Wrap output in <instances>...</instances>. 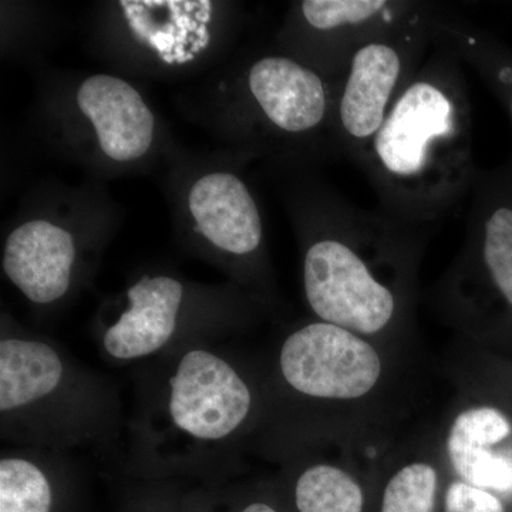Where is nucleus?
<instances>
[{
	"label": "nucleus",
	"mask_w": 512,
	"mask_h": 512,
	"mask_svg": "<svg viewBox=\"0 0 512 512\" xmlns=\"http://www.w3.org/2000/svg\"><path fill=\"white\" fill-rule=\"evenodd\" d=\"M359 168L380 211L407 224H434L470 194L473 120L463 63L451 50L433 42Z\"/></svg>",
	"instance_id": "1"
},
{
	"label": "nucleus",
	"mask_w": 512,
	"mask_h": 512,
	"mask_svg": "<svg viewBox=\"0 0 512 512\" xmlns=\"http://www.w3.org/2000/svg\"><path fill=\"white\" fill-rule=\"evenodd\" d=\"M291 188L289 210L306 241L303 288L312 311L357 335L389 328L399 311V289L379 268L407 262L424 227L356 207L311 178Z\"/></svg>",
	"instance_id": "2"
},
{
	"label": "nucleus",
	"mask_w": 512,
	"mask_h": 512,
	"mask_svg": "<svg viewBox=\"0 0 512 512\" xmlns=\"http://www.w3.org/2000/svg\"><path fill=\"white\" fill-rule=\"evenodd\" d=\"M330 114L332 84L286 53L256 57L239 77V137L256 154L295 163L339 156Z\"/></svg>",
	"instance_id": "3"
},
{
	"label": "nucleus",
	"mask_w": 512,
	"mask_h": 512,
	"mask_svg": "<svg viewBox=\"0 0 512 512\" xmlns=\"http://www.w3.org/2000/svg\"><path fill=\"white\" fill-rule=\"evenodd\" d=\"M433 3L363 43L332 84L330 127L336 150L359 167L394 101L433 46Z\"/></svg>",
	"instance_id": "4"
},
{
	"label": "nucleus",
	"mask_w": 512,
	"mask_h": 512,
	"mask_svg": "<svg viewBox=\"0 0 512 512\" xmlns=\"http://www.w3.org/2000/svg\"><path fill=\"white\" fill-rule=\"evenodd\" d=\"M420 5L410 0H302L281 30L282 53L333 84L363 43L399 25Z\"/></svg>",
	"instance_id": "5"
},
{
	"label": "nucleus",
	"mask_w": 512,
	"mask_h": 512,
	"mask_svg": "<svg viewBox=\"0 0 512 512\" xmlns=\"http://www.w3.org/2000/svg\"><path fill=\"white\" fill-rule=\"evenodd\" d=\"M281 369L286 382L298 392L319 399L352 400L376 386L382 360L357 333L316 322L285 340Z\"/></svg>",
	"instance_id": "6"
},
{
	"label": "nucleus",
	"mask_w": 512,
	"mask_h": 512,
	"mask_svg": "<svg viewBox=\"0 0 512 512\" xmlns=\"http://www.w3.org/2000/svg\"><path fill=\"white\" fill-rule=\"evenodd\" d=\"M251 393L228 365L205 350L183 357L171 380L170 413L185 433L218 440L237 429L248 416Z\"/></svg>",
	"instance_id": "7"
},
{
	"label": "nucleus",
	"mask_w": 512,
	"mask_h": 512,
	"mask_svg": "<svg viewBox=\"0 0 512 512\" xmlns=\"http://www.w3.org/2000/svg\"><path fill=\"white\" fill-rule=\"evenodd\" d=\"M470 195V271L512 311V157L491 170H478Z\"/></svg>",
	"instance_id": "8"
},
{
	"label": "nucleus",
	"mask_w": 512,
	"mask_h": 512,
	"mask_svg": "<svg viewBox=\"0 0 512 512\" xmlns=\"http://www.w3.org/2000/svg\"><path fill=\"white\" fill-rule=\"evenodd\" d=\"M74 99L106 160L133 164L150 153L156 116L133 84L113 74H93L80 83Z\"/></svg>",
	"instance_id": "9"
},
{
	"label": "nucleus",
	"mask_w": 512,
	"mask_h": 512,
	"mask_svg": "<svg viewBox=\"0 0 512 512\" xmlns=\"http://www.w3.org/2000/svg\"><path fill=\"white\" fill-rule=\"evenodd\" d=\"M187 210L195 231L225 254L251 256L261 249V211L239 175L225 170L202 174L188 191Z\"/></svg>",
	"instance_id": "10"
},
{
	"label": "nucleus",
	"mask_w": 512,
	"mask_h": 512,
	"mask_svg": "<svg viewBox=\"0 0 512 512\" xmlns=\"http://www.w3.org/2000/svg\"><path fill=\"white\" fill-rule=\"evenodd\" d=\"M76 242L55 221L35 218L10 232L3 249V271L29 301L52 303L72 281Z\"/></svg>",
	"instance_id": "11"
},
{
	"label": "nucleus",
	"mask_w": 512,
	"mask_h": 512,
	"mask_svg": "<svg viewBox=\"0 0 512 512\" xmlns=\"http://www.w3.org/2000/svg\"><path fill=\"white\" fill-rule=\"evenodd\" d=\"M131 40L167 66L191 63L210 45L211 2H120Z\"/></svg>",
	"instance_id": "12"
},
{
	"label": "nucleus",
	"mask_w": 512,
	"mask_h": 512,
	"mask_svg": "<svg viewBox=\"0 0 512 512\" xmlns=\"http://www.w3.org/2000/svg\"><path fill=\"white\" fill-rule=\"evenodd\" d=\"M508 417L494 407H473L458 414L447 437L451 466L464 483L512 494V451L494 450L511 436Z\"/></svg>",
	"instance_id": "13"
},
{
	"label": "nucleus",
	"mask_w": 512,
	"mask_h": 512,
	"mask_svg": "<svg viewBox=\"0 0 512 512\" xmlns=\"http://www.w3.org/2000/svg\"><path fill=\"white\" fill-rule=\"evenodd\" d=\"M184 288L170 276H144L128 289L130 306L106 332L104 348L116 359L147 356L173 336Z\"/></svg>",
	"instance_id": "14"
},
{
	"label": "nucleus",
	"mask_w": 512,
	"mask_h": 512,
	"mask_svg": "<svg viewBox=\"0 0 512 512\" xmlns=\"http://www.w3.org/2000/svg\"><path fill=\"white\" fill-rule=\"evenodd\" d=\"M433 42L447 47L491 90L512 126V49L485 30L434 6Z\"/></svg>",
	"instance_id": "15"
},
{
	"label": "nucleus",
	"mask_w": 512,
	"mask_h": 512,
	"mask_svg": "<svg viewBox=\"0 0 512 512\" xmlns=\"http://www.w3.org/2000/svg\"><path fill=\"white\" fill-rule=\"evenodd\" d=\"M63 365L45 343L6 339L0 343V409H18L56 389Z\"/></svg>",
	"instance_id": "16"
},
{
	"label": "nucleus",
	"mask_w": 512,
	"mask_h": 512,
	"mask_svg": "<svg viewBox=\"0 0 512 512\" xmlns=\"http://www.w3.org/2000/svg\"><path fill=\"white\" fill-rule=\"evenodd\" d=\"M299 512H363V491L353 477L338 467L319 464L308 468L296 484Z\"/></svg>",
	"instance_id": "17"
},
{
	"label": "nucleus",
	"mask_w": 512,
	"mask_h": 512,
	"mask_svg": "<svg viewBox=\"0 0 512 512\" xmlns=\"http://www.w3.org/2000/svg\"><path fill=\"white\" fill-rule=\"evenodd\" d=\"M52 490L45 474L26 460L0 463V512H50Z\"/></svg>",
	"instance_id": "18"
},
{
	"label": "nucleus",
	"mask_w": 512,
	"mask_h": 512,
	"mask_svg": "<svg viewBox=\"0 0 512 512\" xmlns=\"http://www.w3.org/2000/svg\"><path fill=\"white\" fill-rule=\"evenodd\" d=\"M437 471L426 463H413L397 471L383 494L382 512H433Z\"/></svg>",
	"instance_id": "19"
},
{
	"label": "nucleus",
	"mask_w": 512,
	"mask_h": 512,
	"mask_svg": "<svg viewBox=\"0 0 512 512\" xmlns=\"http://www.w3.org/2000/svg\"><path fill=\"white\" fill-rule=\"evenodd\" d=\"M446 512H505L503 501L464 481H453L446 493Z\"/></svg>",
	"instance_id": "20"
},
{
	"label": "nucleus",
	"mask_w": 512,
	"mask_h": 512,
	"mask_svg": "<svg viewBox=\"0 0 512 512\" xmlns=\"http://www.w3.org/2000/svg\"><path fill=\"white\" fill-rule=\"evenodd\" d=\"M242 512H276L274 508L269 507L266 504H252L245 508Z\"/></svg>",
	"instance_id": "21"
}]
</instances>
